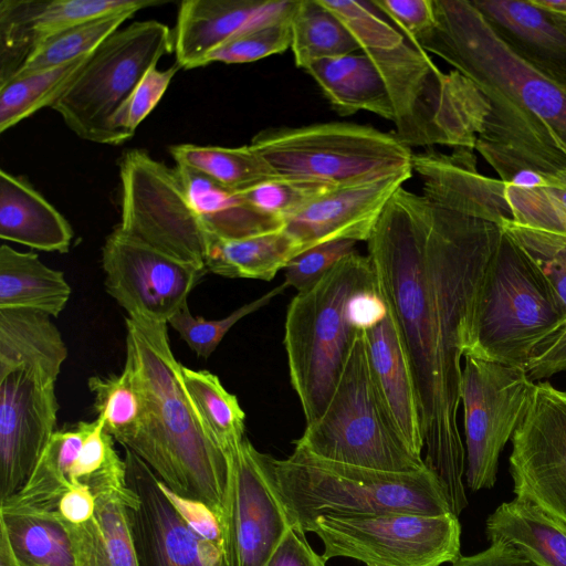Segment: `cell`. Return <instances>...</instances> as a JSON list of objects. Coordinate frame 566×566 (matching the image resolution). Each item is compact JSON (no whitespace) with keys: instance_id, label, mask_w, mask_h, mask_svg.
<instances>
[{"instance_id":"24","label":"cell","mask_w":566,"mask_h":566,"mask_svg":"<svg viewBox=\"0 0 566 566\" xmlns=\"http://www.w3.org/2000/svg\"><path fill=\"white\" fill-rule=\"evenodd\" d=\"M365 336L373 377L392 426L405 444L421 457L424 442L416 389L389 313Z\"/></svg>"},{"instance_id":"41","label":"cell","mask_w":566,"mask_h":566,"mask_svg":"<svg viewBox=\"0 0 566 566\" xmlns=\"http://www.w3.org/2000/svg\"><path fill=\"white\" fill-rule=\"evenodd\" d=\"M501 229L539 272L566 317V235L505 219Z\"/></svg>"},{"instance_id":"21","label":"cell","mask_w":566,"mask_h":566,"mask_svg":"<svg viewBox=\"0 0 566 566\" xmlns=\"http://www.w3.org/2000/svg\"><path fill=\"white\" fill-rule=\"evenodd\" d=\"M297 0H185L174 32L176 63L186 70L205 66L208 55L254 27L293 14Z\"/></svg>"},{"instance_id":"17","label":"cell","mask_w":566,"mask_h":566,"mask_svg":"<svg viewBox=\"0 0 566 566\" xmlns=\"http://www.w3.org/2000/svg\"><path fill=\"white\" fill-rule=\"evenodd\" d=\"M128 504L139 566H227L223 549L199 537L178 515L156 473L125 448Z\"/></svg>"},{"instance_id":"30","label":"cell","mask_w":566,"mask_h":566,"mask_svg":"<svg viewBox=\"0 0 566 566\" xmlns=\"http://www.w3.org/2000/svg\"><path fill=\"white\" fill-rule=\"evenodd\" d=\"M490 543L504 542L542 566H566V525L537 505L515 497L488 518Z\"/></svg>"},{"instance_id":"42","label":"cell","mask_w":566,"mask_h":566,"mask_svg":"<svg viewBox=\"0 0 566 566\" xmlns=\"http://www.w3.org/2000/svg\"><path fill=\"white\" fill-rule=\"evenodd\" d=\"M503 196L514 222L566 235V176L555 175L549 184L532 189L503 181Z\"/></svg>"},{"instance_id":"51","label":"cell","mask_w":566,"mask_h":566,"mask_svg":"<svg viewBox=\"0 0 566 566\" xmlns=\"http://www.w3.org/2000/svg\"><path fill=\"white\" fill-rule=\"evenodd\" d=\"M326 560L308 544L305 532L293 525L265 566H325Z\"/></svg>"},{"instance_id":"54","label":"cell","mask_w":566,"mask_h":566,"mask_svg":"<svg viewBox=\"0 0 566 566\" xmlns=\"http://www.w3.org/2000/svg\"><path fill=\"white\" fill-rule=\"evenodd\" d=\"M95 507L96 496L88 486L81 485L67 491L59 501L56 511L53 513L64 524L80 525L93 516Z\"/></svg>"},{"instance_id":"4","label":"cell","mask_w":566,"mask_h":566,"mask_svg":"<svg viewBox=\"0 0 566 566\" xmlns=\"http://www.w3.org/2000/svg\"><path fill=\"white\" fill-rule=\"evenodd\" d=\"M349 30L381 74L395 111V135L408 147L475 149L490 105L457 71L443 73L417 43L367 1L319 0Z\"/></svg>"},{"instance_id":"44","label":"cell","mask_w":566,"mask_h":566,"mask_svg":"<svg viewBox=\"0 0 566 566\" xmlns=\"http://www.w3.org/2000/svg\"><path fill=\"white\" fill-rule=\"evenodd\" d=\"M333 188L324 182L279 176L239 193L259 211L284 222Z\"/></svg>"},{"instance_id":"29","label":"cell","mask_w":566,"mask_h":566,"mask_svg":"<svg viewBox=\"0 0 566 566\" xmlns=\"http://www.w3.org/2000/svg\"><path fill=\"white\" fill-rule=\"evenodd\" d=\"M189 201L208 237L237 239L283 229L284 222L252 207L237 191L202 174L176 166Z\"/></svg>"},{"instance_id":"53","label":"cell","mask_w":566,"mask_h":566,"mask_svg":"<svg viewBox=\"0 0 566 566\" xmlns=\"http://www.w3.org/2000/svg\"><path fill=\"white\" fill-rule=\"evenodd\" d=\"M451 566H542L518 548L504 542H493L483 552L460 556Z\"/></svg>"},{"instance_id":"57","label":"cell","mask_w":566,"mask_h":566,"mask_svg":"<svg viewBox=\"0 0 566 566\" xmlns=\"http://www.w3.org/2000/svg\"><path fill=\"white\" fill-rule=\"evenodd\" d=\"M552 15H553V14H552ZM553 17L556 19V21H557L560 25H563V27L566 29V18H560V17H556V15H553Z\"/></svg>"},{"instance_id":"38","label":"cell","mask_w":566,"mask_h":566,"mask_svg":"<svg viewBox=\"0 0 566 566\" xmlns=\"http://www.w3.org/2000/svg\"><path fill=\"white\" fill-rule=\"evenodd\" d=\"M91 54L50 69L15 75L0 84V133L39 109L51 107Z\"/></svg>"},{"instance_id":"46","label":"cell","mask_w":566,"mask_h":566,"mask_svg":"<svg viewBox=\"0 0 566 566\" xmlns=\"http://www.w3.org/2000/svg\"><path fill=\"white\" fill-rule=\"evenodd\" d=\"M180 69L177 63L166 70H158L155 65L145 73L112 118L111 128L115 145L123 144L135 134L139 124L160 102Z\"/></svg>"},{"instance_id":"34","label":"cell","mask_w":566,"mask_h":566,"mask_svg":"<svg viewBox=\"0 0 566 566\" xmlns=\"http://www.w3.org/2000/svg\"><path fill=\"white\" fill-rule=\"evenodd\" d=\"M0 526L25 566H77L70 534L53 512L0 510Z\"/></svg>"},{"instance_id":"31","label":"cell","mask_w":566,"mask_h":566,"mask_svg":"<svg viewBox=\"0 0 566 566\" xmlns=\"http://www.w3.org/2000/svg\"><path fill=\"white\" fill-rule=\"evenodd\" d=\"M93 421L56 430L23 488L0 502V510L51 513L72 488V467Z\"/></svg>"},{"instance_id":"43","label":"cell","mask_w":566,"mask_h":566,"mask_svg":"<svg viewBox=\"0 0 566 566\" xmlns=\"http://www.w3.org/2000/svg\"><path fill=\"white\" fill-rule=\"evenodd\" d=\"M286 287V284L282 282L273 290L252 302L243 304L221 319H206L201 316H193L187 304L168 321V324L198 357L208 359L227 333L240 319L268 305L272 298L281 294Z\"/></svg>"},{"instance_id":"35","label":"cell","mask_w":566,"mask_h":566,"mask_svg":"<svg viewBox=\"0 0 566 566\" xmlns=\"http://www.w3.org/2000/svg\"><path fill=\"white\" fill-rule=\"evenodd\" d=\"M169 153L176 166L193 169L237 192L279 177L249 145L220 147L180 144L170 146Z\"/></svg>"},{"instance_id":"39","label":"cell","mask_w":566,"mask_h":566,"mask_svg":"<svg viewBox=\"0 0 566 566\" xmlns=\"http://www.w3.org/2000/svg\"><path fill=\"white\" fill-rule=\"evenodd\" d=\"M135 13L126 11L104 15L53 35L35 49L15 75L50 69L93 53Z\"/></svg>"},{"instance_id":"48","label":"cell","mask_w":566,"mask_h":566,"mask_svg":"<svg viewBox=\"0 0 566 566\" xmlns=\"http://www.w3.org/2000/svg\"><path fill=\"white\" fill-rule=\"evenodd\" d=\"M370 6L388 17L411 41H417L434 23L432 0H373Z\"/></svg>"},{"instance_id":"28","label":"cell","mask_w":566,"mask_h":566,"mask_svg":"<svg viewBox=\"0 0 566 566\" xmlns=\"http://www.w3.org/2000/svg\"><path fill=\"white\" fill-rule=\"evenodd\" d=\"M305 72L342 116L368 111L394 122L395 111L386 83L365 53L323 59L312 63Z\"/></svg>"},{"instance_id":"9","label":"cell","mask_w":566,"mask_h":566,"mask_svg":"<svg viewBox=\"0 0 566 566\" xmlns=\"http://www.w3.org/2000/svg\"><path fill=\"white\" fill-rule=\"evenodd\" d=\"M249 146L277 176L360 185L412 170L411 148L391 133L353 123L272 127L255 134Z\"/></svg>"},{"instance_id":"8","label":"cell","mask_w":566,"mask_h":566,"mask_svg":"<svg viewBox=\"0 0 566 566\" xmlns=\"http://www.w3.org/2000/svg\"><path fill=\"white\" fill-rule=\"evenodd\" d=\"M295 448L324 460L389 472L427 468L400 439L376 387L365 332H358L336 388Z\"/></svg>"},{"instance_id":"56","label":"cell","mask_w":566,"mask_h":566,"mask_svg":"<svg viewBox=\"0 0 566 566\" xmlns=\"http://www.w3.org/2000/svg\"><path fill=\"white\" fill-rule=\"evenodd\" d=\"M528 2L549 14L566 18V0H528Z\"/></svg>"},{"instance_id":"6","label":"cell","mask_w":566,"mask_h":566,"mask_svg":"<svg viewBox=\"0 0 566 566\" xmlns=\"http://www.w3.org/2000/svg\"><path fill=\"white\" fill-rule=\"evenodd\" d=\"M375 282L371 261L357 251L291 300L284 323L290 380L306 423L324 412L358 331L350 300Z\"/></svg>"},{"instance_id":"27","label":"cell","mask_w":566,"mask_h":566,"mask_svg":"<svg viewBox=\"0 0 566 566\" xmlns=\"http://www.w3.org/2000/svg\"><path fill=\"white\" fill-rule=\"evenodd\" d=\"M127 486L94 494L93 516L80 525L64 524L77 566H139L132 533Z\"/></svg>"},{"instance_id":"7","label":"cell","mask_w":566,"mask_h":566,"mask_svg":"<svg viewBox=\"0 0 566 566\" xmlns=\"http://www.w3.org/2000/svg\"><path fill=\"white\" fill-rule=\"evenodd\" d=\"M563 318L539 272L502 230L473 303L464 355L526 369Z\"/></svg>"},{"instance_id":"20","label":"cell","mask_w":566,"mask_h":566,"mask_svg":"<svg viewBox=\"0 0 566 566\" xmlns=\"http://www.w3.org/2000/svg\"><path fill=\"white\" fill-rule=\"evenodd\" d=\"M412 174L335 187L287 218L283 229L301 253L332 241H368L388 201Z\"/></svg>"},{"instance_id":"14","label":"cell","mask_w":566,"mask_h":566,"mask_svg":"<svg viewBox=\"0 0 566 566\" xmlns=\"http://www.w3.org/2000/svg\"><path fill=\"white\" fill-rule=\"evenodd\" d=\"M273 459L247 438L228 457L229 483L221 520L227 566H265L293 526L280 496Z\"/></svg>"},{"instance_id":"2","label":"cell","mask_w":566,"mask_h":566,"mask_svg":"<svg viewBox=\"0 0 566 566\" xmlns=\"http://www.w3.org/2000/svg\"><path fill=\"white\" fill-rule=\"evenodd\" d=\"M434 23L417 43L488 99L475 149L499 176L526 167L566 176V92L520 56L472 0H432Z\"/></svg>"},{"instance_id":"45","label":"cell","mask_w":566,"mask_h":566,"mask_svg":"<svg viewBox=\"0 0 566 566\" xmlns=\"http://www.w3.org/2000/svg\"><path fill=\"white\" fill-rule=\"evenodd\" d=\"M292 15L238 34L211 52L205 65L250 63L285 52L292 44Z\"/></svg>"},{"instance_id":"50","label":"cell","mask_w":566,"mask_h":566,"mask_svg":"<svg viewBox=\"0 0 566 566\" xmlns=\"http://www.w3.org/2000/svg\"><path fill=\"white\" fill-rule=\"evenodd\" d=\"M526 370L534 382L566 370V317L537 344Z\"/></svg>"},{"instance_id":"3","label":"cell","mask_w":566,"mask_h":566,"mask_svg":"<svg viewBox=\"0 0 566 566\" xmlns=\"http://www.w3.org/2000/svg\"><path fill=\"white\" fill-rule=\"evenodd\" d=\"M167 323L126 317L125 366L142 394L140 422L122 446L174 493L203 502L222 520L229 460L206 432L182 384Z\"/></svg>"},{"instance_id":"22","label":"cell","mask_w":566,"mask_h":566,"mask_svg":"<svg viewBox=\"0 0 566 566\" xmlns=\"http://www.w3.org/2000/svg\"><path fill=\"white\" fill-rule=\"evenodd\" d=\"M412 170L422 180V195L444 208L501 227L511 214L503 196V181L481 175L472 149L451 154L432 149L413 154Z\"/></svg>"},{"instance_id":"25","label":"cell","mask_w":566,"mask_h":566,"mask_svg":"<svg viewBox=\"0 0 566 566\" xmlns=\"http://www.w3.org/2000/svg\"><path fill=\"white\" fill-rule=\"evenodd\" d=\"M0 238L46 252H69V221L25 179L0 170Z\"/></svg>"},{"instance_id":"47","label":"cell","mask_w":566,"mask_h":566,"mask_svg":"<svg viewBox=\"0 0 566 566\" xmlns=\"http://www.w3.org/2000/svg\"><path fill=\"white\" fill-rule=\"evenodd\" d=\"M355 241L338 240L313 247L289 261L284 283L302 292L317 283L339 260L355 252Z\"/></svg>"},{"instance_id":"18","label":"cell","mask_w":566,"mask_h":566,"mask_svg":"<svg viewBox=\"0 0 566 566\" xmlns=\"http://www.w3.org/2000/svg\"><path fill=\"white\" fill-rule=\"evenodd\" d=\"M55 382L20 368L0 378V502L19 492L56 431Z\"/></svg>"},{"instance_id":"11","label":"cell","mask_w":566,"mask_h":566,"mask_svg":"<svg viewBox=\"0 0 566 566\" xmlns=\"http://www.w3.org/2000/svg\"><path fill=\"white\" fill-rule=\"evenodd\" d=\"M305 532L322 539L325 560L349 557L367 566H440L461 556V526L453 513L324 515Z\"/></svg>"},{"instance_id":"12","label":"cell","mask_w":566,"mask_h":566,"mask_svg":"<svg viewBox=\"0 0 566 566\" xmlns=\"http://www.w3.org/2000/svg\"><path fill=\"white\" fill-rule=\"evenodd\" d=\"M119 180L116 229L172 258L205 266L210 239L176 167L143 149H129L119 160Z\"/></svg>"},{"instance_id":"32","label":"cell","mask_w":566,"mask_h":566,"mask_svg":"<svg viewBox=\"0 0 566 566\" xmlns=\"http://www.w3.org/2000/svg\"><path fill=\"white\" fill-rule=\"evenodd\" d=\"M72 289L62 271L49 268L33 252L0 247V308H28L59 316Z\"/></svg>"},{"instance_id":"10","label":"cell","mask_w":566,"mask_h":566,"mask_svg":"<svg viewBox=\"0 0 566 566\" xmlns=\"http://www.w3.org/2000/svg\"><path fill=\"white\" fill-rule=\"evenodd\" d=\"M174 51V32L156 20L135 21L109 35L52 104L80 138L115 145L114 115L145 73Z\"/></svg>"},{"instance_id":"33","label":"cell","mask_w":566,"mask_h":566,"mask_svg":"<svg viewBox=\"0 0 566 566\" xmlns=\"http://www.w3.org/2000/svg\"><path fill=\"white\" fill-rule=\"evenodd\" d=\"M296 241L284 230L237 239L210 240L205 266L208 272L231 279L271 281L294 256Z\"/></svg>"},{"instance_id":"19","label":"cell","mask_w":566,"mask_h":566,"mask_svg":"<svg viewBox=\"0 0 566 566\" xmlns=\"http://www.w3.org/2000/svg\"><path fill=\"white\" fill-rule=\"evenodd\" d=\"M161 0H1L0 84L23 66L45 40L108 14L166 4Z\"/></svg>"},{"instance_id":"23","label":"cell","mask_w":566,"mask_h":566,"mask_svg":"<svg viewBox=\"0 0 566 566\" xmlns=\"http://www.w3.org/2000/svg\"><path fill=\"white\" fill-rule=\"evenodd\" d=\"M502 39L534 69L566 92V29L516 0H472Z\"/></svg>"},{"instance_id":"52","label":"cell","mask_w":566,"mask_h":566,"mask_svg":"<svg viewBox=\"0 0 566 566\" xmlns=\"http://www.w3.org/2000/svg\"><path fill=\"white\" fill-rule=\"evenodd\" d=\"M350 312L354 326L358 332H366L386 318L388 308L377 289L376 281L353 295Z\"/></svg>"},{"instance_id":"40","label":"cell","mask_w":566,"mask_h":566,"mask_svg":"<svg viewBox=\"0 0 566 566\" xmlns=\"http://www.w3.org/2000/svg\"><path fill=\"white\" fill-rule=\"evenodd\" d=\"M94 408L105 430L120 444L136 431L144 410L139 388L124 368L119 375L93 376L87 381Z\"/></svg>"},{"instance_id":"49","label":"cell","mask_w":566,"mask_h":566,"mask_svg":"<svg viewBox=\"0 0 566 566\" xmlns=\"http://www.w3.org/2000/svg\"><path fill=\"white\" fill-rule=\"evenodd\" d=\"M161 488L187 526L199 537L223 549V531L219 516L203 502L180 496L171 492L163 482Z\"/></svg>"},{"instance_id":"5","label":"cell","mask_w":566,"mask_h":566,"mask_svg":"<svg viewBox=\"0 0 566 566\" xmlns=\"http://www.w3.org/2000/svg\"><path fill=\"white\" fill-rule=\"evenodd\" d=\"M273 465L291 523L304 532L324 515L452 513L442 482L428 467L380 471L324 460L298 448L286 459H273Z\"/></svg>"},{"instance_id":"36","label":"cell","mask_w":566,"mask_h":566,"mask_svg":"<svg viewBox=\"0 0 566 566\" xmlns=\"http://www.w3.org/2000/svg\"><path fill=\"white\" fill-rule=\"evenodd\" d=\"M187 395L211 440L229 457L243 441L245 413L217 375L182 366Z\"/></svg>"},{"instance_id":"16","label":"cell","mask_w":566,"mask_h":566,"mask_svg":"<svg viewBox=\"0 0 566 566\" xmlns=\"http://www.w3.org/2000/svg\"><path fill=\"white\" fill-rule=\"evenodd\" d=\"M107 293L128 313L167 323L208 273L202 265L172 258L116 228L102 249Z\"/></svg>"},{"instance_id":"26","label":"cell","mask_w":566,"mask_h":566,"mask_svg":"<svg viewBox=\"0 0 566 566\" xmlns=\"http://www.w3.org/2000/svg\"><path fill=\"white\" fill-rule=\"evenodd\" d=\"M67 347L51 315L28 308H0V378L24 368L55 382Z\"/></svg>"},{"instance_id":"37","label":"cell","mask_w":566,"mask_h":566,"mask_svg":"<svg viewBox=\"0 0 566 566\" xmlns=\"http://www.w3.org/2000/svg\"><path fill=\"white\" fill-rule=\"evenodd\" d=\"M291 49L297 67L361 52L346 25L319 0H297L291 21Z\"/></svg>"},{"instance_id":"13","label":"cell","mask_w":566,"mask_h":566,"mask_svg":"<svg viewBox=\"0 0 566 566\" xmlns=\"http://www.w3.org/2000/svg\"><path fill=\"white\" fill-rule=\"evenodd\" d=\"M460 382L465 482L475 492L496 482L500 454L520 424L535 382L523 367L464 355Z\"/></svg>"},{"instance_id":"55","label":"cell","mask_w":566,"mask_h":566,"mask_svg":"<svg viewBox=\"0 0 566 566\" xmlns=\"http://www.w3.org/2000/svg\"><path fill=\"white\" fill-rule=\"evenodd\" d=\"M0 566H25L14 554L6 530L0 526Z\"/></svg>"},{"instance_id":"15","label":"cell","mask_w":566,"mask_h":566,"mask_svg":"<svg viewBox=\"0 0 566 566\" xmlns=\"http://www.w3.org/2000/svg\"><path fill=\"white\" fill-rule=\"evenodd\" d=\"M509 458L515 497L566 525V390L535 382Z\"/></svg>"},{"instance_id":"1","label":"cell","mask_w":566,"mask_h":566,"mask_svg":"<svg viewBox=\"0 0 566 566\" xmlns=\"http://www.w3.org/2000/svg\"><path fill=\"white\" fill-rule=\"evenodd\" d=\"M502 229L400 187L367 241L377 289L411 371L426 465L454 515L468 504L461 439V358L473 303Z\"/></svg>"}]
</instances>
